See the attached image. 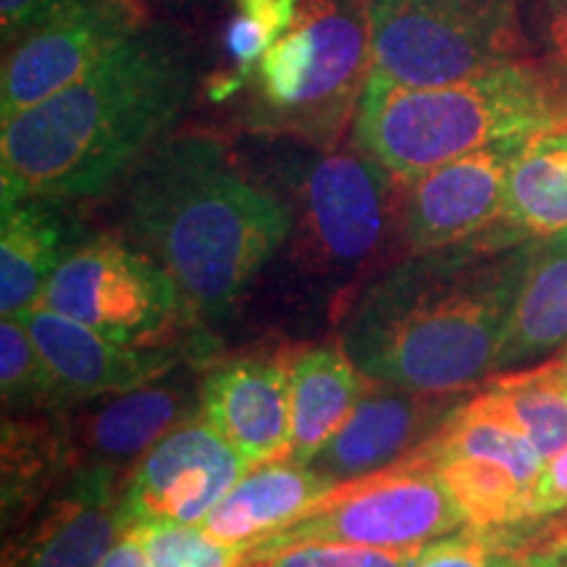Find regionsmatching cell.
Listing matches in <instances>:
<instances>
[{
    "label": "cell",
    "mask_w": 567,
    "mask_h": 567,
    "mask_svg": "<svg viewBox=\"0 0 567 567\" xmlns=\"http://www.w3.org/2000/svg\"><path fill=\"white\" fill-rule=\"evenodd\" d=\"M80 0H0V30H3V42L11 45L34 27L48 21L55 13L69 9Z\"/></svg>",
    "instance_id": "cell-32"
},
{
    "label": "cell",
    "mask_w": 567,
    "mask_h": 567,
    "mask_svg": "<svg viewBox=\"0 0 567 567\" xmlns=\"http://www.w3.org/2000/svg\"><path fill=\"white\" fill-rule=\"evenodd\" d=\"M423 549L384 551L337 547V544H302V547L247 559L245 567H413Z\"/></svg>",
    "instance_id": "cell-31"
},
{
    "label": "cell",
    "mask_w": 567,
    "mask_h": 567,
    "mask_svg": "<svg viewBox=\"0 0 567 567\" xmlns=\"http://www.w3.org/2000/svg\"><path fill=\"white\" fill-rule=\"evenodd\" d=\"M563 126L530 61L442 87H408L371 74L352 118V145L413 179L481 147Z\"/></svg>",
    "instance_id": "cell-4"
},
{
    "label": "cell",
    "mask_w": 567,
    "mask_h": 567,
    "mask_svg": "<svg viewBox=\"0 0 567 567\" xmlns=\"http://www.w3.org/2000/svg\"><path fill=\"white\" fill-rule=\"evenodd\" d=\"M567 347V231L534 239L496 373L534 365Z\"/></svg>",
    "instance_id": "cell-22"
},
{
    "label": "cell",
    "mask_w": 567,
    "mask_h": 567,
    "mask_svg": "<svg viewBox=\"0 0 567 567\" xmlns=\"http://www.w3.org/2000/svg\"><path fill=\"white\" fill-rule=\"evenodd\" d=\"M74 467L71 431L55 413L3 421V523L6 528L30 517L59 476Z\"/></svg>",
    "instance_id": "cell-24"
},
{
    "label": "cell",
    "mask_w": 567,
    "mask_h": 567,
    "mask_svg": "<svg viewBox=\"0 0 567 567\" xmlns=\"http://www.w3.org/2000/svg\"><path fill=\"white\" fill-rule=\"evenodd\" d=\"M126 239L179 287L193 313L218 316L289 243V203L243 174L205 132L161 140L130 174Z\"/></svg>",
    "instance_id": "cell-3"
},
{
    "label": "cell",
    "mask_w": 567,
    "mask_h": 567,
    "mask_svg": "<svg viewBox=\"0 0 567 567\" xmlns=\"http://www.w3.org/2000/svg\"><path fill=\"white\" fill-rule=\"evenodd\" d=\"M292 350L221 360L200 379V413L250 465L289 457Z\"/></svg>",
    "instance_id": "cell-16"
},
{
    "label": "cell",
    "mask_w": 567,
    "mask_h": 567,
    "mask_svg": "<svg viewBox=\"0 0 567 567\" xmlns=\"http://www.w3.org/2000/svg\"><path fill=\"white\" fill-rule=\"evenodd\" d=\"M174 373L130 392L90 400L95 408H82V415L69 421L74 467L95 465L130 476L153 444L200 413V384L174 379Z\"/></svg>",
    "instance_id": "cell-18"
},
{
    "label": "cell",
    "mask_w": 567,
    "mask_h": 567,
    "mask_svg": "<svg viewBox=\"0 0 567 567\" xmlns=\"http://www.w3.org/2000/svg\"><path fill=\"white\" fill-rule=\"evenodd\" d=\"M534 250L513 226L442 250L410 252L347 305L339 347L375 384L471 394L496 373Z\"/></svg>",
    "instance_id": "cell-1"
},
{
    "label": "cell",
    "mask_w": 567,
    "mask_h": 567,
    "mask_svg": "<svg viewBox=\"0 0 567 567\" xmlns=\"http://www.w3.org/2000/svg\"><path fill=\"white\" fill-rule=\"evenodd\" d=\"M373 71L442 87L528 61L520 0H371Z\"/></svg>",
    "instance_id": "cell-7"
},
{
    "label": "cell",
    "mask_w": 567,
    "mask_h": 567,
    "mask_svg": "<svg viewBox=\"0 0 567 567\" xmlns=\"http://www.w3.org/2000/svg\"><path fill=\"white\" fill-rule=\"evenodd\" d=\"M567 515L509 526H465L436 538L413 567H547L563 557Z\"/></svg>",
    "instance_id": "cell-26"
},
{
    "label": "cell",
    "mask_w": 567,
    "mask_h": 567,
    "mask_svg": "<svg viewBox=\"0 0 567 567\" xmlns=\"http://www.w3.org/2000/svg\"><path fill=\"white\" fill-rule=\"evenodd\" d=\"M21 318L30 326L42 358L59 381L66 408L145 386L184 363L182 342H118L42 305Z\"/></svg>",
    "instance_id": "cell-17"
},
{
    "label": "cell",
    "mask_w": 567,
    "mask_h": 567,
    "mask_svg": "<svg viewBox=\"0 0 567 567\" xmlns=\"http://www.w3.org/2000/svg\"><path fill=\"white\" fill-rule=\"evenodd\" d=\"M405 460L431 467L444 481L467 526L534 520L536 484L547 460L517 425L478 408L473 394Z\"/></svg>",
    "instance_id": "cell-10"
},
{
    "label": "cell",
    "mask_w": 567,
    "mask_h": 567,
    "mask_svg": "<svg viewBox=\"0 0 567 567\" xmlns=\"http://www.w3.org/2000/svg\"><path fill=\"white\" fill-rule=\"evenodd\" d=\"M97 567H151L137 528H126Z\"/></svg>",
    "instance_id": "cell-34"
},
{
    "label": "cell",
    "mask_w": 567,
    "mask_h": 567,
    "mask_svg": "<svg viewBox=\"0 0 567 567\" xmlns=\"http://www.w3.org/2000/svg\"><path fill=\"white\" fill-rule=\"evenodd\" d=\"M523 140L494 142L400 179L402 255L463 245L505 226L507 174Z\"/></svg>",
    "instance_id": "cell-12"
},
{
    "label": "cell",
    "mask_w": 567,
    "mask_h": 567,
    "mask_svg": "<svg viewBox=\"0 0 567 567\" xmlns=\"http://www.w3.org/2000/svg\"><path fill=\"white\" fill-rule=\"evenodd\" d=\"M137 528L151 567H245L247 549L213 538L189 523H142Z\"/></svg>",
    "instance_id": "cell-30"
},
{
    "label": "cell",
    "mask_w": 567,
    "mask_h": 567,
    "mask_svg": "<svg viewBox=\"0 0 567 567\" xmlns=\"http://www.w3.org/2000/svg\"><path fill=\"white\" fill-rule=\"evenodd\" d=\"M0 394L11 413L66 410L59 381L42 358L30 326L19 316H3L0 323Z\"/></svg>",
    "instance_id": "cell-27"
},
{
    "label": "cell",
    "mask_w": 567,
    "mask_h": 567,
    "mask_svg": "<svg viewBox=\"0 0 567 567\" xmlns=\"http://www.w3.org/2000/svg\"><path fill=\"white\" fill-rule=\"evenodd\" d=\"M557 358H559V363H563V368H565V375H567V347H565V350H559Z\"/></svg>",
    "instance_id": "cell-35"
},
{
    "label": "cell",
    "mask_w": 567,
    "mask_h": 567,
    "mask_svg": "<svg viewBox=\"0 0 567 567\" xmlns=\"http://www.w3.org/2000/svg\"><path fill=\"white\" fill-rule=\"evenodd\" d=\"M250 463L197 413L168 431L137 460L126 476V528L142 523L200 526Z\"/></svg>",
    "instance_id": "cell-13"
},
{
    "label": "cell",
    "mask_w": 567,
    "mask_h": 567,
    "mask_svg": "<svg viewBox=\"0 0 567 567\" xmlns=\"http://www.w3.org/2000/svg\"><path fill=\"white\" fill-rule=\"evenodd\" d=\"M302 0H229L231 17L221 42L231 61V74L247 84L264 53L295 24Z\"/></svg>",
    "instance_id": "cell-28"
},
{
    "label": "cell",
    "mask_w": 567,
    "mask_h": 567,
    "mask_svg": "<svg viewBox=\"0 0 567 567\" xmlns=\"http://www.w3.org/2000/svg\"><path fill=\"white\" fill-rule=\"evenodd\" d=\"M0 313L27 316L38 308L48 281L82 243L66 203L27 197L0 203Z\"/></svg>",
    "instance_id": "cell-20"
},
{
    "label": "cell",
    "mask_w": 567,
    "mask_h": 567,
    "mask_svg": "<svg viewBox=\"0 0 567 567\" xmlns=\"http://www.w3.org/2000/svg\"><path fill=\"white\" fill-rule=\"evenodd\" d=\"M371 379L358 371L342 347H305L289 360V457L308 465L363 400Z\"/></svg>",
    "instance_id": "cell-21"
},
{
    "label": "cell",
    "mask_w": 567,
    "mask_h": 567,
    "mask_svg": "<svg viewBox=\"0 0 567 567\" xmlns=\"http://www.w3.org/2000/svg\"><path fill=\"white\" fill-rule=\"evenodd\" d=\"M126 473L76 465L6 549L3 567H97L126 530Z\"/></svg>",
    "instance_id": "cell-14"
},
{
    "label": "cell",
    "mask_w": 567,
    "mask_h": 567,
    "mask_svg": "<svg viewBox=\"0 0 567 567\" xmlns=\"http://www.w3.org/2000/svg\"><path fill=\"white\" fill-rule=\"evenodd\" d=\"M547 567H565V559H563V557H559V559H555V563H551V565H547Z\"/></svg>",
    "instance_id": "cell-36"
},
{
    "label": "cell",
    "mask_w": 567,
    "mask_h": 567,
    "mask_svg": "<svg viewBox=\"0 0 567 567\" xmlns=\"http://www.w3.org/2000/svg\"><path fill=\"white\" fill-rule=\"evenodd\" d=\"M151 24L142 0H80L11 42L0 74V118L9 122L69 84Z\"/></svg>",
    "instance_id": "cell-11"
},
{
    "label": "cell",
    "mask_w": 567,
    "mask_h": 567,
    "mask_svg": "<svg viewBox=\"0 0 567 567\" xmlns=\"http://www.w3.org/2000/svg\"><path fill=\"white\" fill-rule=\"evenodd\" d=\"M563 559H565V567H567V542H565V547H563Z\"/></svg>",
    "instance_id": "cell-37"
},
{
    "label": "cell",
    "mask_w": 567,
    "mask_h": 567,
    "mask_svg": "<svg viewBox=\"0 0 567 567\" xmlns=\"http://www.w3.org/2000/svg\"><path fill=\"white\" fill-rule=\"evenodd\" d=\"M371 74V0H302L295 24L245 84V124L300 145L337 147Z\"/></svg>",
    "instance_id": "cell-5"
},
{
    "label": "cell",
    "mask_w": 567,
    "mask_h": 567,
    "mask_svg": "<svg viewBox=\"0 0 567 567\" xmlns=\"http://www.w3.org/2000/svg\"><path fill=\"white\" fill-rule=\"evenodd\" d=\"M505 224L526 239L567 231V126L523 140L507 174Z\"/></svg>",
    "instance_id": "cell-23"
},
{
    "label": "cell",
    "mask_w": 567,
    "mask_h": 567,
    "mask_svg": "<svg viewBox=\"0 0 567 567\" xmlns=\"http://www.w3.org/2000/svg\"><path fill=\"white\" fill-rule=\"evenodd\" d=\"M473 402L517 425L544 460L567 446V375L559 358L494 373Z\"/></svg>",
    "instance_id": "cell-25"
},
{
    "label": "cell",
    "mask_w": 567,
    "mask_h": 567,
    "mask_svg": "<svg viewBox=\"0 0 567 567\" xmlns=\"http://www.w3.org/2000/svg\"><path fill=\"white\" fill-rule=\"evenodd\" d=\"M195 84L187 34L151 21L82 80L3 122L0 203L103 195L172 130Z\"/></svg>",
    "instance_id": "cell-2"
},
{
    "label": "cell",
    "mask_w": 567,
    "mask_h": 567,
    "mask_svg": "<svg viewBox=\"0 0 567 567\" xmlns=\"http://www.w3.org/2000/svg\"><path fill=\"white\" fill-rule=\"evenodd\" d=\"M337 486L313 465L292 460L252 465L200 526L218 542L250 549L313 513Z\"/></svg>",
    "instance_id": "cell-19"
},
{
    "label": "cell",
    "mask_w": 567,
    "mask_h": 567,
    "mask_svg": "<svg viewBox=\"0 0 567 567\" xmlns=\"http://www.w3.org/2000/svg\"><path fill=\"white\" fill-rule=\"evenodd\" d=\"M471 394L415 392L371 381L347 423L308 465L334 484L386 471L429 442Z\"/></svg>",
    "instance_id": "cell-15"
},
{
    "label": "cell",
    "mask_w": 567,
    "mask_h": 567,
    "mask_svg": "<svg viewBox=\"0 0 567 567\" xmlns=\"http://www.w3.org/2000/svg\"><path fill=\"white\" fill-rule=\"evenodd\" d=\"M465 526L463 507L444 481L415 460H400L386 471L339 484L313 513L247 549V559L302 544L423 549Z\"/></svg>",
    "instance_id": "cell-8"
},
{
    "label": "cell",
    "mask_w": 567,
    "mask_h": 567,
    "mask_svg": "<svg viewBox=\"0 0 567 567\" xmlns=\"http://www.w3.org/2000/svg\"><path fill=\"white\" fill-rule=\"evenodd\" d=\"M279 176L295 218L289 239L310 274L350 279L402 252L400 179L354 145L339 151L295 142L279 161Z\"/></svg>",
    "instance_id": "cell-6"
},
{
    "label": "cell",
    "mask_w": 567,
    "mask_h": 567,
    "mask_svg": "<svg viewBox=\"0 0 567 567\" xmlns=\"http://www.w3.org/2000/svg\"><path fill=\"white\" fill-rule=\"evenodd\" d=\"M42 308L132 344L184 342L197 321L176 281L130 239L84 237L48 281Z\"/></svg>",
    "instance_id": "cell-9"
},
{
    "label": "cell",
    "mask_w": 567,
    "mask_h": 567,
    "mask_svg": "<svg viewBox=\"0 0 567 567\" xmlns=\"http://www.w3.org/2000/svg\"><path fill=\"white\" fill-rule=\"evenodd\" d=\"M528 61L567 126V0H520Z\"/></svg>",
    "instance_id": "cell-29"
},
{
    "label": "cell",
    "mask_w": 567,
    "mask_h": 567,
    "mask_svg": "<svg viewBox=\"0 0 567 567\" xmlns=\"http://www.w3.org/2000/svg\"><path fill=\"white\" fill-rule=\"evenodd\" d=\"M567 509V446L547 460L536 484L534 517H551Z\"/></svg>",
    "instance_id": "cell-33"
}]
</instances>
